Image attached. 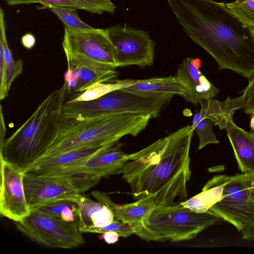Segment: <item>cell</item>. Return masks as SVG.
Returning <instances> with one entry per match:
<instances>
[{"label":"cell","instance_id":"cell-21","mask_svg":"<svg viewBox=\"0 0 254 254\" xmlns=\"http://www.w3.org/2000/svg\"><path fill=\"white\" fill-rule=\"evenodd\" d=\"M121 89L146 95L172 94L184 97L186 93L176 75L137 80L135 84Z\"/></svg>","mask_w":254,"mask_h":254},{"label":"cell","instance_id":"cell-3","mask_svg":"<svg viewBox=\"0 0 254 254\" xmlns=\"http://www.w3.org/2000/svg\"><path fill=\"white\" fill-rule=\"evenodd\" d=\"M150 119L149 115L136 114H110L91 118L61 114L53 140L33 164L72 150L113 144L125 135L136 136L146 128Z\"/></svg>","mask_w":254,"mask_h":254},{"label":"cell","instance_id":"cell-28","mask_svg":"<svg viewBox=\"0 0 254 254\" xmlns=\"http://www.w3.org/2000/svg\"><path fill=\"white\" fill-rule=\"evenodd\" d=\"M50 9L63 22L65 27L69 29L89 30L95 28L80 18L76 9L64 7H54Z\"/></svg>","mask_w":254,"mask_h":254},{"label":"cell","instance_id":"cell-34","mask_svg":"<svg viewBox=\"0 0 254 254\" xmlns=\"http://www.w3.org/2000/svg\"><path fill=\"white\" fill-rule=\"evenodd\" d=\"M102 234L100 237H102L107 243L109 244L116 243L120 237L119 235L114 231H108Z\"/></svg>","mask_w":254,"mask_h":254},{"label":"cell","instance_id":"cell-13","mask_svg":"<svg viewBox=\"0 0 254 254\" xmlns=\"http://www.w3.org/2000/svg\"><path fill=\"white\" fill-rule=\"evenodd\" d=\"M122 144L117 141L76 166L49 175L82 172L93 175L101 179L113 175H122L124 167L128 160L127 154L122 150Z\"/></svg>","mask_w":254,"mask_h":254},{"label":"cell","instance_id":"cell-20","mask_svg":"<svg viewBox=\"0 0 254 254\" xmlns=\"http://www.w3.org/2000/svg\"><path fill=\"white\" fill-rule=\"evenodd\" d=\"M245 94L239 97L230 99L228 97L224 101L210 99L201 101L200 114L204 118L212 121L220 129H225L229 121L233 119V115L238 109L243 108Z\"/></svg>","mask_w":254,"mask_h":254},{"label":"cell","instance_id":"cell-22","mask_svg":"<svg viewBox=\"0 0 254 254\" xmlns=\"http://www.w3.org/2000/svg\"><path fill=\"white\" fill-rule=\"evenodd\" d=\"M227 175H219L209 180L200 193L181 203L196 212H204L221 198Z\"/></svg>","mask_w":254,"mask_h":254},{"label":"cell","instance_id":"cell-41","mask_svg":"<svg viewBox=\"0 0 254 254\" xmlns=\"http://www.w3.org/2000/svg\"><path fill=\"white\" fill-rule=\"evenodd\" d=\"M253 34H254V29H253Z\"/></svg>","mask_w":254,"mask_h":254},{"label":"cell","instance_id":"cell-39","mask_svg":"<svg viewBox=\"0 0 254 254\" xmlns=\"http://www.w3.org/2000/svg\"><path fill=\"white\" fill-rule=\"evenodd\" d=\"M250 127L251 130H254V114L252 115V118L250 121Z\"/></svg>","mask_w":254,"mask_h":254},{"label":"cell","instance_id":"cell-24","mask_svg":"<svg viewBox=\"0 0 254 254\" xmlns=\"http://www.w3.org/2000/svg\"><path fill=\"white\" fill-rule=\"evenodd\" d=\"M4 12L1 7L0 8V46L3 53L5 68V93L7 96L13 81L22 73L23 62L22 60H15L10 50L5 35V23Z\"/></svg>","mask_w":254,"mask_h":254},{"label":"cell","instance_id":"cell-37","mask_svg":"<svg viewBox=\"0 0 254 254\" xmlns=\"http://www.w3.org/2000/svg\"><path fill=\"white\" fill-rule=\"evenodd\" d=\"M246 177L250 191L251 198L254 200V173L246 174Z\"/></svg>","mask_w":254,"mask_h":254},{"label":"cell","instance_id":"cell-16","mask_svg":"<svg viewBox=\"0 0 254 254\" xmlns=\"http://www.w3.org/2000/svg\"><path fill=\"white\" fill-rule=\"evenodd\" d=\"M113 144L91 146L64 152L41 160L28 166L23 171L38 175L64 171L76 166Z\"/></svg>","mask_w":254,"mask_h":254},{"label":"cell","instance_id":"cell-32","mask_svg":"<svg viewBox=\"0 0 254 254\" xmlns=\"http://www.w3.org/2000/svg\"><path fill=\"white\" fill-rule=\"evenodd\" d=\"M78 75L77 71L70 68L67 69L64 75V84L67 91V93L74 92L75 89L77 84Z\"/></svg>","mask_w":254,"mask_h":254},{"label":"cell","instance_id":"cell-40","mask_svg":"<svg viewBox=\"0 0 254 254\" xmlns=\"http://www.w3.org/2000/svg\"><path fill=\"white\" fill-rule=\"evenodd\" d=\"M252 133H253L254 134V130H251V131Z\"/></svg>","mask_w":254,"mask_h":254},{"label":"cell","instance_id":"cell-36","mask_svg":"<svg viewBox=\"0 0 254 254\" xmlns=\"http://www.w3.org/2000/svg\"><path fill=\"white\" fill-rule=\"evenodd\" d=\"M10 6L22 4H31L39 3L40 0H3Z\"/></svg>","mask_w":254,"mask_h":254},{"label":"cell","instance_id":"cell-27","mask_svg":"<svg viewBox=\"0 0 254 254\" xmlns=\"http://www.w3.org/2000/svg\"><path fill=\"white\" fill-rule=\"evenodd\" d=\"M213 124L212 121L203 118L199 112L194 115L191 126L199 137L198 150L209 144L219 143L212 129Z\"/></svg>","mask_w":254,"mask_h":254},{"label":"cell","instance_id":"cell-26","mask_svg":"<svg viewBox=\"0 0 254 254\" xmlns=\"http://www.w3.org/2000/svg\"><path fill=\"white\" fill-rule=\"evenodd\" d=\"M137 80L125 79L99 82L91 86L84 91L77 93L68 101H84L101 97L112 91L130 86L136 82Z\"/></svg>","mask_w":254,"mask_h":254},{"label":"cell","instance_id":"cell-1","mask_svg":"<svg viewBox=\"0 0 254 254\" xmlns=\"http://www.w3.org/2000/svg\"><path fill=\"white\" fill-rule=\"evenodd\" d=\"M186 33L217 62L251 79L254 75L253 29L226 3L212 0H167Z\"/></svg>","mask_w":254,"mask_h":254},{"label":"cell","instance_id":"cell-11","mask_svg":"<svg viewBox=\"0 0 254 254\" xmlns=\"http://www.w3.org/2000/svg\"><path fill=\"white\" fill-rule=\"evenodd\" d=\"M62 45L65 54H79L118 67L115 50L106 29L75 30L65 26Z\"/></svg>","mask_w":254,"mask_h":254},{"label":"cell","instance_id":"cell-35","mask_svg":"<svg viewBox=\"0 0 254 254\" xmlns=\"http://www.w3.org/2000/svg\"><path fill=\"white\" fill-rule=\"evenodd\" d=\"M21 43L25 48L31 49L34 46L36 43V39L32 34H26L22 36Z\"/></svg>","mask_w":254,"mask_h":254},{"label":"cell","instance_id":"cell-8","mask_svg":"<svg viewBox=\"0 0 254 254\" xmlns=\"http://www.w3.org/2000/svg\"><path fill=\"white\" fill-rule=\"evenodd\" d=\"M17 230L30 240L51 249H75L84 239L78 226L64 222L36 210L15 222Z\"/></svg>","mask_w":254,"mask_h":254},{"label":"cell","instance_id":"cell-31","mask_svg":"<svg viewBox=\"0 0 254 254\" xmlns=\"http://www.w3.org/2000/svg\"><path fill=\"white\" fill-rule=\"evenodd\" d=\"M245 94L244 109L246 114H254V75L249 80L248 86L243 91Z\"/></svg>","mask_w":254,"mask_h":254},{"label":"cell","instance_id":"cell-38","mask_svg":"<svg viewBox=\"0 0 254 254\" xmlns=\"http://www.w3.org/2000/svg\"><path fill=\"white\" fill-rule=\"evenodd\" d=\"M242 234L243 239L254 241V224L244 231Z\"/></svg>","mask_w":254,"mask_h":254},{"label":"cell","instance_id":"cell-25","mask_svg":"<svg viewBox=\"0 0 254 254\" xmlns=\"http://www.w3.org/2000/svg\"><path fill=\"white\" fill-rule=\"evenodd\" d=\"M32 209L36 210L64 222L78 226V207L74 201L67 199H57Z\"/></svg>","mask_w":254,"mask_h":254},{"label":"cell","instance_id":"cell-7","mask_svg":"<svg viewBox=\"0 0 254 254\" xmlns=\"http://www.w3.org/2000/svg\"><path fill=\"white\" fill-rule=\"evenodd\" d=\"M100 181L84 173L38 175L24 172L23 176L25 195L31 210L53 200L84 192Z\"/></svg>","mask_w":254,"mask_h":254},{"label":"cell","instance_id":"cell-29","mask_svg":"<svg viewBox=\"0 0 254 254\" xmlns=\"http://www.w3.org/2000/svg\"><path fill=\"white\" fill-rule=\"evenodd\" d=\"M226 5L241 21L254 29V0H235Z\"/></svg>","mask_w":254,"mask_h":254},{"label":"cell","instance_id":"cell-19","mask_svg":"<svg viewBox=\"0 0 254 254\" xmlns=\"http://www.w3.org/2000/svg\"><path fill=\"white\" fill-rule=\"evenodd\" d=\"M92 195L98 202L107 206L113 212L114 220L131 224L140 223L144 217L155 207L153 199L146 197L135 202L117 204L104 192L93 191Z\"/></svg>","mask_w":254,"mask_h":254},{"label":"cell","instance_id":"cell-12","mask_svg":"<svg viewBox=\"0 0 254 254\" xmlns=\"http://www.w3.org/2000/svg\"><path fill=\"white\" fill-rule=\"evenodd\" d=\"M0 215L14 222L21 221L31 211L25 195L23 169L0 155Z\"/></svg>","mask_w":254,"mask_h":254},{"label":"cell","instance_id":"cell-17","mask_svg":"<svg viewBox=\"0 0 254 254\" xmlns=\"http://www.w3.org/2000/svg\"><path fill=\"white\" fill-rule=\"evenodd\" d=\"M61 199L71 200L78 205V227L82 233L90 228L106 226L114 220V214L107 206L90 199L82 193L74 194Z\"/></svg>","mask_w":254,"mask_h":254},{"label":"cell","instance_id":"cell-14","mask_svg":"<svg viewBox=\"0 0 254 254\" xmlns=\"http://www.w3.org/2000/svg\"><path fill=\"white\" fill-rule=\"evenodd\" d=\"M199 58H186L177 70L176 76L186 89L185 100L194 105L213 99L219 90L201 72Z\"/></svg>","mask_w":254,"mask_h":254},{"label":"cell","instance_id":"cell-33","mask_svg":"<svg viewBox=\"0 0 254 254\" xmlns=\"http://www.w3.org/2000/svg\"><path fill=\"white\" fill-rule=\"evenodd\" d=\"M6 134V127L4 123L3 114L2 110V106H0V149L3 147Z\"/></svg>","mask_w":254,"mask_h":254},{"label":"cell","instance_id":"cell-6","mask_svg":"<svg viewBox=\"0 0 254 254\" xmlns=\"http://www.w3.org/2000/svg\"><path fill=\"white\" fill-rule=\"evenodd\" d=\"M174 95H141L119 89L98 98L84 101L65 102L62 114L82 118L106 115L136 114L156 118Z\"/></svg>","mask_w":254,"mask_h":254},{"label":"cell","instance_id":"cell-23","mask_svg":"<svg viewBox=\"0 0 254 254\" xmlns=\"http://www.w3.org/2000/svg\"><path fill=\"white\" fill-rule=\"evenodd\" d=\"M39 9L64 7L82 9L93 14L114 13L116 6L111 0H40Z\"/></svg>","mask_w":254,"mask_h":254},{"label":"cell","instance_id":"cell-30","mask_svg":"<svg viewBox=\"0 0 254 254\" xmlns=\"http://www.w3.org/2000/svg\"><path fill=\"white\" fill-rule=\"evenodd\" d=\"M138 224L125 223L121 221L114 220L106 226L90 228L84 230L83 233L103 234L108 231H114L117 232L120 236L127 238L135 234Z\"/></svg>","mask_w":254,"mask_h":254},{"label":"cell","instance_id":"cell-5","mask_svg":"<svg viewBox=\"0 0 254 254\" xmlns=\"http://www.w3.org/2000/svg\"><path fill=\"white\" fill-rule=\"evenodd\" d=\"M223 221L209 210L196 212L181 203L155 206L137 225L135 235L148 242L190 240L205 229Z\"/></svg>","mask_w":254,"mask_h":254},{"label":"cell","instance_id":"cell-4","mask_svg":"<svg viewBox=\"0 0 254 254\" xmlns=\"http://www.w3.org/2000/svg\"><path fill=\"white\" fill-rule=\"evenodd\" d=\"M66 93L64 84L51 93L25 122L5 139L0 155L23 170L38 159L55 136Z\"/></svg>","mask_w":254,"mask_h":254},{"label":"cell","instance_id":"cell-15","mask_svg":"<svg viewBox=\"0 0 254 254\" xmlns=\"http://www.w3.org/2000/svg\"><path fill=\"white\" fill-rule=\"evenodd\" d=\"M67 68L75 69L78 75L74 90L80 93L99 82L116 80V67L102 63L79 54H65Z\"/></svg>","mask_w":254,"mask_h":254},{"label":"cell","instance_id":"cell-10","mask_svg":"<svg viewBox=\"0 0 254 254\" xmlns=\"http://www.w3.org/2000/svg\"><path fill=\"white\" fill-rule=\"evenodd\" d=\"M106 30L115 50L118 67L153 64L155 43L147 32L126 26Z\"/></svg>","mask_w":254,"mask_h":254},{"label":"cell","instance_id":"cell-2","mask_svg":"<svg viewBox=\"0 0 254 254\" xmlns=\"http://www.w3.org/2000/svg\"><path fill=\"white\" fill-rule=\"evenodd\" d=\"M191 125L180 128L136 152L127 154L122 178L135 200L151 197L155 206L180 203L188 199Z\"/></svg>","mask_w":254,"mask_h":254},{"label":"cell","instance_id":"cell-9","mask_svg":"<svg viewBox=\"0 0 254 254\" xmlns=\"http://www.w3.org/2000/svg\"><path fill=\"white\" fill-rule=\"evenodd\" d=\"M209 210L241 233L254 224V200L245 174L227 176L221 198Z\"/></svg>","mask_w":254,"mask_h":254},{"label":"cell","instance_id":"cell-18","mask_svg":"<svg viewBox=\"0 0 254 254\" xmlns=\"http://www.w3.org/2000/svg\"><path fill=\"white\" fill-rule=\"evenodd\" d=\"M232 146L238 168L242 173H254V134L236 125L233 119L225 128Z\"/></svg>","mask_w":254,"mask_h":254}]
</instances>
